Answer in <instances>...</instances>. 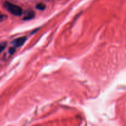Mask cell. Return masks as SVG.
I'll list each match as a JSON object with an SVG mask.
<instances>
[{"label": "cell", "instance_id": "obj_3", "mask_svg": "<svg viewBox=\"0 0 126 126\" xmlns=\"http://www.w3.org/2000/svg\"><path fill=\"white\" fill-rule=\"evenodd\" d=\"M34 16H35V13H34V11H28L25 13L23 19L24 20H31L34 18Z\"/></svg>", "mask_w": 126, "mask_h": 126}, {"label": "cell", "instance_id": "obj_1", "mask_svg": "<svg viewBox=\"0 0 126 126\" xmlns=\"http://www.w3.org/2000/svg\"><path fill=\"white\" fill-rule=\"evenodd\" d=\"M4 7L11 14L16 16H20L22 14V9L20 6L14 4L6 1L4 3Z\"/></svg>", "mask_w": 126, "mask_h": 126}, {"label": "cell", "instance_id": "obj_6", "mask_svg": "<svg viewBox=\"0 0 126 126\" xmlns=\"http://www.w3.org/2000/svg\"><path fill=\"white\" fill-rule=\"evenodd\" d=\"M6 18H7V16H5V15H4V14H1V12H0V22H2V21H3V20H4Z\"/></svg>", "mask_w": 126, "mask_h": 126}, {"label": "cell", "instance_id": "obj_7", "mask_svg": "<svg viewBox=\"0 0 126 126\" xmlns=\"http://www.w3.org/2000/svg\"><path fill=\"white\" fill-rule=\"evenodd\" d=\"M15 52H16V48L14 47H11L9 49V52L10 54H14Z\"/></svg>", "mask_w": 126, "mask_h": 126}, {"label": "cell", "instance_id": "obj_2", "mask_svg": "<svg viewBox=\"0 0 126 126\" xmlns=\"http://www.w3.org/2000/svg\"><path fill=\"white\" fill-rule=\"evenodd\" d=\"M27 40V38L26 36L20 37V38H16L14 40H13L11 43V44L14 46V47H20L22 46Z\"/></svg>", "mask_w": 126, "mask_h": 126}, {"label": "cell", "instance_id": "obj_4", "mask_svg": "<svg viewBox=\"0 0 126 126\" xmlns=\"http://www.w3.org/2000/svg\"><path fill=\"white\" fill-rule=\"evenodd\" d=\"M46 6L44 4L41 3V2L37 4L36 5V8L39 11H44L46 9Z\"/></svg>", "mask_w": 126, "mask_h": 126}, {"label": "cell", "instance_id": "obj_5", "mask_svg": "<svg viewBox=\"0 0 126 126\" xmlns=\"http://www.w3.org/2000/svg\"><path fill=\"white\" fill-rule=\"evenodd\" d=\"M6 46H7V44H6V43H5V42L0 43V54H1V53L4 50Z\"/></svg>", "mask_w": 126, "mask_h": 126}]
</instances>
